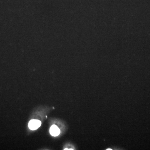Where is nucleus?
I'll return each mask as SVG.
<instances>
[{"label":"nucleus","instance_id":"f257e3e1","mask_svg":"<svg viewBox=\"0 0 150 150\" xmlns=\"http://www.w3.org/2000/svg\"><path fill=\"white\" fill-rule=\"evenodd\" d=\"M41 124L40 121L38 120H32L29 123V128L31 130H37L40 127Z\"/></svg>","mask_w":150,"mask_h":150},{"label":"nucleus","instance_id":"f03ea898","mask_svg":"<svg viewBox=\"0 0 150 150\" xmlns=\"http://www.w3.org/2000/svg\"><path fill=\"white\" fill-rule=\"evenodd\" d=\"M50 133L52 136H58L60 133V130L56 125H54L50 129Z\"/></svg>","mask_w":150,"mask_h":150},{"label":"nucleus","instance_id":"7ed1b4c3","mask_svg":"<svg viewBox=\"0 0 150 150\" xmlns=\"http://www.w3.org/2000/svg\"><path fill=\"white\" fill-rule=\"evenodd\" d=\"M107 150H112V149H107Z\"/></svg>","mask_w":150,"mask_h":150}]
</instances>
